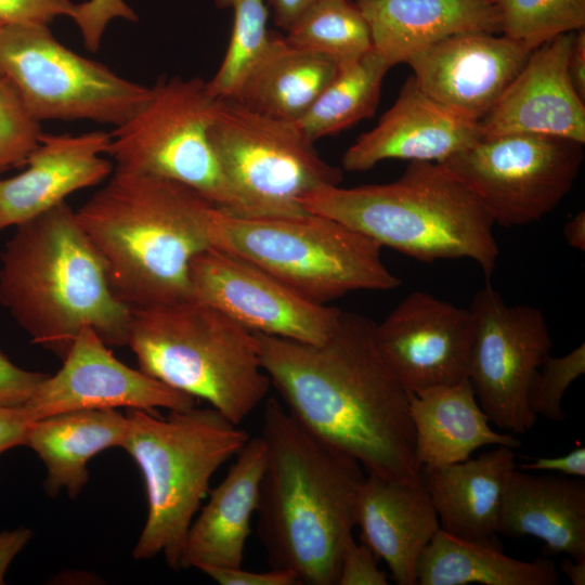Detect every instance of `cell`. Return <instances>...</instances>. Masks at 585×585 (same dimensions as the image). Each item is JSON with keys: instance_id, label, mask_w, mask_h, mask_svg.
<instances>
[{"instance_id": "6da1fadb", "label": "cell", "mask_w": 585, "mask_h": 585, "mask_svg": "<svg viewBox=\"0 0 585 585\" xmlns=\"http://www.w3.org/2000/svg\"><path fill=\"white\" fill-rule=\"evenodd\" d=\"M375 328L372 320L342 311L320 344L256 334L271 386L303 428L367 474L417 482L411 392L385 360Z\"/></svg>"}, {"instance_id": "7a4b0ae2", "label": "cell", "mask_w": 585, "mask_h": 585, "mask_svg": "<svg viewBox=\"0 0 585 585\" xmlns=\"http://www.w3.org/2000/svg\"><path fill=\"white\" fill-rule=\"evenodd\" d=\"M260 437L266 460L257 534L270 568L289 571L298 584L337 585L364 469L309 432L274 398L265 403Z\"/></svg>"}, {"instance_id": "3957f363", "label": "cell", "mask_w": 585, "mask_h": 585, "mask_svg": "<svg viewBox=\"0 0 585 585\" xmlns=\"http://www.w3.org/2000/svg\"><path fill=\"white\" fill-rule=\"evenodd\" d=\"M216 208L177 181L115 169L76 216L114 292L139 309L192 299L190 265L211 247Z\"/></svg>"}, {"instance_id": "277c9868", "label": "cell", "mask_w": 585, "mask_h": 585, "mask_svg": "<svg viewBox=\"0 0 585 585\" xmlns=\"http://www.w3.org/2000/svg\"><path fill=\"white\" fill-rule=\"evenodd\" d=\"M1 255L0 303L32 343L63 359L91 327L109 347L127 346L132 311L65 203L17 226Z\"/></svg>"}, {"instance_id": "5b68a950", "label": "cell", "mask_w": 585, "mask_h": 585, "mask_svg": "<svg viewBox=\"0 0 585 585\" xmlns=\"http://www.w3.org/2000/svg\"><path fill=\"white\" fill-rule=\"evenodd\" d=\"M299 205L422 262L471 259L487 281L496 266L492 218L438 162L410 161L387 184L326 186L303 196Z\"/></svg>"}, {"instance_id": "8992f818", "label": "cell", "mask_w": 585, "mask_h": 585, "mask_svg": "<svg viewBox=\"0 0 585 585\" xmlns=\"http://www.w3.org/2000/svg\"><path fill=\"white\" fill-rule=\"evenodd\" d=\"M127 346L139 369L237 425L271 387L257 334L193 299L133 309Z\"/></svg>"}, {"instance_id": "52a82bcc", "label": "cell", "mask_w": 585, "mask_h": 585, "mask_svg": "<svg viewBox=\"0 0 585 585\" xmlns=\"http://www.w3.org/2000/svg\"><path fill=\"white\" fill-rule=\"evenodd\" d=\"M155 412L127 410L122 448L136 463L146 489L147 517L132 555H162L173 570L188 529L209 492L213 473L250 439L247 431L213 407Z\"/></svg>"}, {"instance_id": "ba28073f", "label": "cell", "mask_w": 585, "mask_h": 585, "mask_svg": "<svg viewBox=\"0 0 585 585\" xmlns=\"http://www.w3.org/2000/svg\"><path fill=\"white\" fill-rule=\"evenodd\" d=\"M208 236L211 247L251 262L318 304L401 285L382 262L379 244L321 214L240 217L217 207Z\"/></svg>"}, {"instance_id": "9c48e42d", "label": "cell", "mask_w": 585, "mask_h": 585, "mask_svg": "<svg viewBox=\"0 0 585 585\" xmlns=\"http://www.w3.org/2000/svg\"><path fill=\"white\" fill-rule=\"evenodd\" d=\"M218 101L200 78H160L143 106L110 133L105 154L116 170L177 181L231 214L264 217L232 183L214 152L209 133Z\"/></svg>"}, {"instance_id": "30bf717a", "label": "cell", "mask_w": 585, "mask_h": 585, "mask_svg": "<svg viewBox=\"0 0 585 585\" xmlns=\"http://www.w3.org/2000/svg\"><path fill=\"white\" fill-rule=\"evenodd\" d=\"M0 76L38 121L86 119L116 128L151 93L63 46L43 24L0 27Z\"/></svg>"}, {"instance_id": "8fae6325", "label": "cell", "mask_w": 585, "mask_h": 585, "mask_svg": "<svg viewBox=\"0 0 585 585\" xmlns=\"http://www.w3.org/2000/svg\"><path fill=\"white\" fill-rule=\"evenodd\" d=\"M219 161L236 188L265 216L307 212L299 200L342 180L294 121L258 113L233 98L219 99L210 127Z\"/></svg>"}, {"instance_id": "7c38bea8", "label": "cell", "mask_w": 585, "mask_h": 585, "mask_svg": "<svg viewBox=\"0 0 585 585\" xmlns=\"http://www.w3.org/2000/svg\"><path fill=\"white\" fill-rule=\"evenodd\" d=\"M582 143L509 133L483 138L438 162L480 200L494 223L541 220L571 191L584 160Z\"/></svg>"}, {"instance_id": "4fadbf2b", "label": "cell", "mask_w": 585, "mask_h": 585, "mask_svg": "<svg viewBox=\"0 0 585 585\" xmlns=\"http://www.w3.org/2000/svg\"><path fill=\"white\" fill-rule=\"evenodd\" d=\"M473 342L468 379L491 422L515 434L528 432L537 417L528 406L534 372L552 346L542 311L508 306L490 282L469 308Z\"/></svg>"}, {"instance_id": "5bb4252c", "label": "cell", "mask_w": 585, "mask_h": 585, "mask_svg": "<svg viewBox=\"0 0 585 585\" xmlns=\"http://www.w3.org/2000/svg\"><path fill=\"white\" fill-rule=\"evenodd\" d=\"M190 285L193 300L247 329L302 343L326 341L342 313L303 298L261 268L213 247L192 260Z\"/></svg>"}, {"instance_id": "9a60e30c", "label": "cell", "mask_w": 585, "mask_h": 585, "mask_svg": "<svg viewBox=\"0 0 585 585\" xmlns=\"http://www.w3.org/2000/svg\"><path fill=\"white\" fill-rule=\"evenodd\" d=\"M195 399L119 361L91 327L82 328L62 367L48 375L23 406L34 421L55 414L87 410L182 411Z\"/></svg>"}, {"instance_id": "2e32d148", "label": "cell", "mask_w": 585, "mask_h": 585, "mask_svg": "<svg viewBox=\"0 0 585 585\" xmlns=\"http://www.w3.org/2000/svg\"><path fill=\"white\" fill-rule=\"evenodd\" d=\"M377 344L412 393L468 378L473 320L428 292L407 295L375 328Z\"/></svg>"}, {"instance_id": "e0dca14e", "label": "cell", "mask_w": 585, "mask_h": 585, "mask_svg": "<svg viewBox=\"0 0 585 585\" xmlns=\"http://www.w3.org/2000/svg\"><path fill=\"white\" fill-rule=\"evenodd\" d=\"M532 51L505 35L476 31L439 41L405 63L426 95L458 116L480 122Z\"/></svg>"}, {"instance_id": "ac0fdd59", "label": "cell", "mask_w": 585, "mask_h": 585, "mask_svg": "<svg viewBox=\"0 0 585 585\" xmlns=\"http://www.w3.org/2000/svg\"><path fill=\"white\" fill-rule=\"evenodd\" d=\"M574 32L534 49L491 110L480 120L483 138L534 133L585 144V101L568 74Z\"/></svg>"}, {"instance_id": "d6986e66", "label": "cell", "mask_w": 585, "mask_h": 585, "mask_svg": "<svg viewBox=\"0 0 585 585\" xmlns=\"http://www.w3.org/2000/svg\"><path fill=\"white\" fill-rule=\"evenodd\" d=\"M482 139L480 122L466 119L426 95L408 77L377 125L344 152L349 172H364L386 159L441 162Z\"/></svg>"}, {"instance_id": "ffe728a7", "label": "cell", "mask_w": 585, "mask_h": 585, "mask_svg": "<svg viewBox=\"0 0 585 585\" xmlns=\"http://www.w3.org/2000/svg\"><path fill=\"white\" fill-rule=\"evenodd\" d=\"M112 134H42L21 173L0 178V231L17 226L65 202L72 193L103 182L113 165Z\"/></svg>"}, {"instance_id": "44dd1931", "label": "cell", "mask_w": 585, "mask_h": 585, "mask_svg": "<svg viewBox=\"0 0 585 585\" xmlns=\"http://www.w3.org/2000/svg\"><path fill=\"white\" fill-rule=\"evenodd\" d=\"M355 525L377 560L399 585L417 584L419 558L440 529L437 511L421 481L365 474L359 489Z\"/></svg>"}, {"instance_id": "7402d4cb", "label": "cell", "mask_w": 585, "mask_h": 585, "mask_svg": "<svg viewBox=\"0 0 585 585\" xmlns=\"http://www.w3.org/2000/svg\"><path fill=\"white\" fill-rule=\"evenodd\" d=\"M234 458L225 478L209 492L207 504L188 529L181 569L243 566L265 468L264 441L261 437L250 438Z\"/></svg>"}, {"instance_id": "603a6c76", "label": "cell", "mask_w": 585, "mask_h": 585, "mask_svg": "<svg viewBox=\"0 0 585 585\" xmlns=\"http://www.w3.org/2000/svg\"><path fill=\"white\" fill-rule=\"evenodd\" d=\"M515 469L514 448L503 445L473 459L421 467L420 478L440 529L461 540L503 548L497 538L499 510Z\"/></svg>"}, {"instance_id": "cb8c5ba5", "label": "cell", "mask_w": 585, "mask_h": 585, "mask_svg": "<svg viewBox=\"0 0 585 585\" xmlns=\"http://www.w3.org/2000/svg\"><path fill=\"white\" fill-rule=\"evenodd\" d=\"M372 47L392 67L455 35L500 31L496 0H355Z\"/></svg>"}, {"instance_id": "d4e9b609", "label": "cell", "mask_w": 585, "mask_h": 585, "mask_svg": "<svg viewBox=\"0 0 585 585\" xmlns=\"http://www.w3.org/2000/svg\"><path fill=\"white\" fill-rule=\"evenodd\" d=\"M498 535L534 536L544 556L585 559V482L577 477L537 476L515 469L503 494Z\"/></svg>"}, {"instance_id": "484cf974", "label": "cell", "mask_w": 585, "mask_h": 585, "mask_svg": "<svg viewBox=\"0 0 585 585\" xmlns=\"http://www.w3.org/2000/svg\"><path fill=\"white\" fill-rule=\"evenodd\" d=\"M415 455L421 467L464 461L486 445L517 448L518 438L502 434L477 401L467 378L460 382L411 392Z\"/></svg>"}, {"instance_id": "4316f807", "label": "cell", "mask_w": 585, "mask_h": 585, "mask_svg": "<svg viewBox=\"0 0 585 585\" xmlns=\"http://www.w3.org/2000/svg\"><path fill=\"white\" fill-rule=\"evenodd\" d=\"M127 429V416L116 410L75 411L31 421L24 445L46 467V493L53 496L65 490L75 498L89 480V460L107 448L121 447Z\"/></svg>"}, {"instance_id": "83f0119b", "label": "cell", "mask_w": 585, "mask_h": 585, "mask_svg": "<svg viewBox=\"0 0 585 585\" xmlns=\"http://www.w3.org/2000/svg\"><path fill=\"white\" fill-rule=\"evenodd\" d=\"M338 65L271 34L269 43L233 99L272 118L299 120L329 83Z\"/></svg>"}, {"instance_id": "f1b7e54d", "label": "cell", "mask_w": 585, "mask_h": 585, "mask_svg": "<svg viewBox=\"0 0 585 585\" xmlns=\"http://www.w3.org/2000/svg\"><path fill=\"white\" fill-rule=\"evenodd\" d=\"M419 585H557L549 559L521 561L503 548L455 537L441 529L424 549L417 567Z\"/></svg>"}, {"instance_id": "f546056e", "label": "cell", "mask_w": 585, "mask_h": 585, "mask_svg": "<svg viewBox=\"0 0 585 585\" xmlns=\"http://www.w3.org/2000/svg\"><path fill=\"white\" fill-rule=\"evenodd\" d=\"M390 68L374 49L338 65L333 79L296 123L315 142L372 117L379 103L384 77Z\"/></svg>"}, {"instance_id": "4dcf8cb0", "label": "cell", "mask_w": 585, "mask_h": 585, "mask_svg": "<svg viewBox=\"0 0 585 585\" xmlns=\"http://www.w3.org/2000/svg\"><path fill=\"white\" fill-rule=\"evenodd\" d=\"M286 32L289 44L326 56L337 65L373 49L367 22L349 0H318Z\"/></svg>"}, {"instance_id": "1f68e13d", "label": "cell", "mask_w": 585, "mask_h": 585, "mask_svg": "<svg viewBox=\"0 0 585 585\" xmlns=\"http://www.w3.org/2000/svg\"><path fill=\"white\" fill-rule=\"evenodd\" d=\"M220 8L233 9V25L226 52L214 76L207 82L219 99L233 98L242 81L265 50L268 31L265 0H214Z\"/></svg>"}, {"instance_id": "d6a6232c", "label": "cell", "mask_w": 585, "mask_h": 585, "mask_svg": "<svg viewBox=\"0 0 585 585\" xmlns=\"http://www.w3.org/2000/svg\"><path fill=\"white\" fill-rule=\"evenodd\" d=\"M503 35L534 50L585 28V0H496Z\"/></svg>"}, {"instance_id": "836d02e7", "label": "cell", "mask_w": 585, "mask_h": 585, "mask_svg": "<svg viewBox=\"0 0 585 585\" xmlns=\"http://www.w3.org/2000/svg\"><path fill=\"white\" fill-rule=\"evenodd\" d=\"M585 373V344L582 342L563 356L544 358L534 372L528 390V406L537 417L562 421L563 394L569 386Z\"/></svg>"}, {"instance_id": "e575fe53", "label": "cell", "mask_w": 585, "mask_h": 585, "mask_svg": "<svg viewBox=\"0 0 585 585\" xmlns=\"http://www.w3.org/2000/svg\"><path fill=\"white\" fill-rule=\"evenodd\" d=\"M40 121L26 107L13 86L0 76V174L25 166L42 136Z\"/></svg>"}, {"instance_id": "d590c367", "label": "cell", "mask_w": 585, "mask_h": 585, "mask_svg": "<svg viewBox=\"0 0 585 585\" xmlns=\"http://www.w3.org/2000/svg\"><path fill=\"white\" fill-rule=\"evenodd\" d=\"M114 18L136 21L135 13L123 0H88L76 3L73 16L86 48L93 52L99 49L106 26Z\"/></svg>"}, {"instance_id": "8d00e7d4", "label": "cell", "mask_w": 585, "mask_h": 585, "mask_svg": "<svg viewBox=\"0 0 585 585\" xmlns=\"http://www.w3.org/2000/svg\"><path fill=\"white\" fill-rule=\"evenodd\" d=\"M76 3L70 0H0L2 24L49 25L55 17L73 18Z\"/></svg>"}, {"instance_id": "74e56055", "label": "cell", "mask_w": 585, "mask_h": 585, "mask_svg": "<svg viewBox=\"0 0 585 585\" xmlns=\"http://www.w3.org/2000/svg\"><path fill=\"white\" fill-rule=\"evenodd\" d=\"M365 544H356L351 537L341 554L337 585H387V577Z\"/></svg>"}, {"instance_id": "f35d334b", "label": "cell", "mask_w": 585, "mask_h": 585, "mask_svg": "<svg viewBox=\"0 0 585 585\" xmlns=\"http://www.w3.org/2000/svg\"><path fill=\"white\" fill-rule=\"evenodd\" d=\"M47 376L16 366L0 351V406L23 407Z\"/></svg>"}, {"instance_id": "ab89813d", "label": "cell", "mask_w": 585, "mask_h": 585, "mask_svg": "<svg viewBox=\"0 0 585 585\" xmlns=\"http://www.w3.org/2000/svg\"><path fill=\"white\" fill-rule=\"evenodd\" d=\"M220 585H297L292 573L286 570L271 569L265 572L244 570L242 567H207L202 570Z\"/></svg>"}, {"instance_id": "60d3db41", "label": "cell", "mask_w": 585, "mask_h": 585, "mask_svg": "<svg viewBox=\"0 0 585 585\" xmlns=\"http://www.w3.org/2000/svg\"><path fill=\"white\" fill-rule=\"evenodd\" d=\"M31 420L23 407L0 406V455L24 445Z\"/></svg>"}, {"instance_id": "b9f144b4", "label": "cell", "mask_w": 585, "mask_h": 585, "mask_svg": "<svg viewBox=\"0 0 585 585\" xmlns=\"http://www.w3.org/2000/svg\"><path fill=\"white\" fill-rule=\"evenodd\" d=\"M525 470L555 471L569 477H585V448L578 446L558 457H536L531 463L522 464Z\"/></svg>"}, {"instance_id": "7bdbcfd3", "label": "cell", "mask_w": 585, "mask_h": 585, "mask_svg": "<svg viewBox=\"0 0 585 585\" xmlns=\"http://www.w3.org/2000/svg\"><path fill=\"white\" fill-rule=\"evenodd\" d=\"M31 537V530L25 526L0 532V585L5 583L4 575L9 566Z\"/></svg>"}, {"instance_id": "ee69618b", "label": "cell", "mask_w": 585, "mask_h": 585, "mask_svg": "<svg viewBox=\"0 0 585 585\" xmlns=\"http://www.w3.org/2000/svg\"><path fill=\"white\" fill-rule=\"evenodd\" d=\"M568 74L571 83L585 101V30L580 29L574 32L573 42L568 57Z\"/></svg>"}, {"instance_id": "f6af8a7d", "label": "cell", "mask_w": 585, "mask_h": 585, "mask_svg": "<svg viewBox=\"0 0 585 585\" xmlns=\"http://www.w3.org/2000/svg\"><path fill=\"white\" fill-rule=\"evenodd\" d=\"M318 0H265L272 9L274 23L287 30L296 20Z\"/></svg>"}, {"instance_id": "bcb514c9", "label": "cell", "mask_w": 585, "mask_h": 585, "mask_svg": "<svg viewBox=\"0 0 585 585\" xmlns=\"http://www.w3.org/2000/svg\"><path fill=\"white\" fill-rule=\"evenodd\" d=\"M568 244L578 250H585V212L580 211L563 227Z\"/></svg>"}, {"instance_id": "7dc6e473", "label": "cell", "mask_w": 585, "mask_h": 585, "mask_svg": "<svg viewBox=\"0 0 585 585\" xmlns=\"http://www.w3.org/2000/svg\"><path fill=\"white\" fill-rule=\"evenodd\" d=\"M561 569L573 585L585 584V559L564 558L561 562Z\"/></svg>"}, {"instance_id": "c3c4849f", "label": "cell", "mask_w": 585, "mask_h": 585, "mask_svg": "<svg viewBox=\"0 0 585 585\" xmlns=\"http://www.w3.org/2000/svg\"><path fill=\"white\" fill-rule=\"evenodd\" d=\"M2 25H3V24H2V22L0 21V27H1Z\"/></svg>"}]
</instances>
